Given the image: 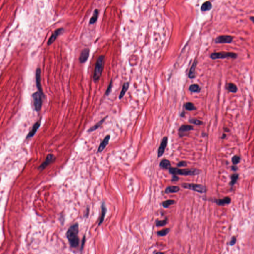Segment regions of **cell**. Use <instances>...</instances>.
Wrapping results in <instances>:
<instances>
[{"label":"cell","instance_id":"cell-19","mask_svg":"<svg viewBox=\"0 0 254 254\" xmlns=\"http://www.w3.org/2000/svg\"><path fill=\"white\" fill-rule=\"evenodd\" d=\"M159 166L161 168H163V169H169L170 168H171V163H170L169 160L166 159H164L160 162Z\"/></svg>","mask_w":254,"mask_h":254},{"label":"cell","instance_id":"cell-24","mask_svg":"<svg viewBox=\"0 0 254 254\" xmlns=\"http://www.w3.org/2000/svg\"><path fill=\"white\" fill-rule=\"evenodd\" d=\"M212 4L209 1H207L203 4L201 6V11H208L211 9Z\"/></svg>","mask_w":254,"mask_h":254},{"label":"cell","instance_id":"cell-27","mask_svg":"<svg viewBox=\"0 0 254 254\" xmlns=\"http://www.w3.org/2000/svg\"><path fill=\"white\" fill-rule=\"evenodd\" d=\"M185 108L187 110L193 111L196 110V107L191 102L186 103L185 104Z\"/></svg>","mask_w":254,"mask_h":254},{"label":"cell","instance_id":"cell-25","mask_svg":"<svg viewBox=\"0 0 254 254\" xmlns=\"http://www.w3.org/2000/svg\"><path fill=\"white\" fill-rule=\"evenodd\" d=\"M129 87V83H126L124 84L121 91L120 95H119V99H122L124 97V95L126 92V91L128 90Z\"/></svg>","mask_w":254,"mask_h":254},{"label":"cell","instance_id":"cell-12","mask_svg":"<svg viewBox=\"0 0 254 254\" xmlns=\"http://www.w3.org/2000/svg\"><path fill=\"white\" fill-rule=\"evenodd\" d=\"M90 50L88 48H85L82 50L80 57L79 61L80 63H84L88 60L90 56Z\"/></svg>","mask_w":254,"mask_h":254},{"label":"cell","instance_id":"cell-15","mask_svg":"<svg viewBox=\"0 0 254 254\" xmlns=\"http://www.w3.org/2000/svg\"><path fill=\"white\" fill-rule=\"evenodd\" d=\"M110 139V135H107V136H106L104 139L103 140L102 142H101V144L99 145L98 149V152L100 153L104 150L105 148L106 147V146L108 145V144L109 142Z\"/></svg>","mask_w":254,"mask_h":254},{"label":"cell","instance_id":"cell-2","mask_svg":"<svg viewBox=\"0 0 254 254\" xmlns=\"http://www.w3.org/2000/svg\"><path fill=\"white\" fill-rule=\"evenodd\" d=\"M169 171L171 174L173 175H185V176H194L200 174L201 171L195 168L191 169H178L177 168H171L169 169Z\"/></svg>","mask_w":254,"mask_h":254},{"label":"cell","instance_id":"cell-21","mask_svg":"<svg viewBox=\"0 0 254 254\" xmlns=\"http://www.w3.org/2000/svg\"><path fill=\"white\" fill-rule=\"evenodd\" d=\"M197 61H195L192 67L191 68L190 70L188 75L189 78H194L195 77V75H196L195 70H196V67L197 66Z\"/></svg>","mask_w":254,"mask_h":254},{"label":"cell","instance_id":"cell-13","mask_svg":"<svg viewBox=\"0 0 254 254\" xmlns=\"http://www.w3.org/2000/svg\"><path fill=\"white\" fill-rule=\"evenodd\" d=\"M40 124H41V120H39L36 123H35L34 124L31 131L29 132V133L26 137V139L31 138L35 135L36 133L37 132V130L40 127Z\"/></svg>","mask_w":254,"mask_h":254},{"label":"cell","instance_id":"cell-39","mask_svg":"<svg viewBox=\"0 0 254 254\" xmlns=\"http://www.w3.org/2000/svg\"><path fill=\"white\" fill-rule=\"evenodd\" d=\"M155 254H165L164 253L160 252H157V253Z\"/></svg>","mask_w":254,"mask_h":254},{"label":"cell","instance_id":"cell-28","mask_svg":"<svg viewBox=\"0 0 254 254\" xmlns=\"http://www.w3.org/2000/svg\"><path fill=\"white\" fill-rule=\"evenodd\" d=\"M175 203V201L174 200H167V201H163V203H162V206H163L164 208H168L169 206H170L171 205L174 204Z\"/></svg>","mask_w":254,"mask_h":254},{"label":"cell","instance_id":"cell-34","mask_svg":"<svg viewBox=\"0 0 254 254\" xmlns=\"http://www.w3.org/2000/svg\"><path fill=\"white\" fill-rule=\"evenodd\" d=\"M112 80H111L110 83H109V85L108 86V88H107V90H106V91L105 94L106 95H107L108 96V95L110 93L111 91V89H112Z\"/></svg>","mask_w":254,"mask_h":254},{"label":"cell","instance_id":"cell-32","mask_svg":"<svg viewBox=\"0 0 254 254\" xmlns=\"http://www.w3.org/2000/svg\"><path fill=\"white\" fill-rule=\"evenodd\" d=\"M189 122L190 123L193 124L194 125H201L203 124V122L200 121V120L197 119H190L189 120Z\"/></svg>","mask_w":254,"mask_h":254},{"label":"cell","instance_id":"cell-10","mask_svg":"<svg viewBox=\"0 0 254 254\" xmlns=\"http://www.w3.org/2000/svg\"><path fill=\"white\" fill-rule=\"evenodd\" d=\"M167 143H168V137H164L162 140L160 146L158 148V152H157L158 158H159L163 155L167 145Z\"/></svg>","mask_w":254,"mask_h":254},{"label":"cell","instance_id":"cell-33","mask_svg":"<svg viewBox=\"0 0 254 254\" xmlns=\"http://www.w3.org/2000/svg\"><path fill=\"white\" fill-rule=\"evenodd\" d=\"M240 157H239V156H238V155H235V156H234V157H233L232 159V163H233V164L234 165L238 164V163L240 162Z\"/></svg>","mask_w":254,"mask_h":254},{"label":"cell","instance_id":"cell-17","mask_svg":"<svg viewBox=\"0 0 254 254\" xmlns=\"http://www.w3.org/2000/svg\"><path fill=\"white\" fill-rule=\"evenodd\" d=\"M215 203L217 205L219 206H224V205H228L231 201V199L229 197H226L221 199H217L215 200Z\"/></svg>","mask_w":254,"mask_h":254},{"label":"cell","instance_id":"cell-7","mask_svg":"<svg viewBox=\"0 0 254 254\" xmlns=\"http://www.w3.org/2000/svg\"><path fill=\"white\" fill-rule=\"evenodd\" d=\"M234 37L230 35H221L216 38L215 43L217 44L231 43Z\"/></svg>","mask_w":254,"mask_h":254},{"label":"cell","instance_id":"cell-29","mask_svg":"<svg viewBox=\"0 0 254 254\" xmlns=\"http://www.w3.org/2000/svg\"><path fill=\"white\" fill-rule=\"evenodd\" d=\"M168 223V219L166 218V219H163V220H160V221H156V226L157 227H160V226H163L166 225Z\"/></svg>","mask_w":254,"mask_h":254},{"label":"cell","instance_id":"cell-16","mask_svg":"<svg viewBox=\"0 0 254 254\" xmlns=\"http://www.w3.org/2000/svg\"><path fill=\"white\" fill-rule=\"evenodd\" d=\"M106 212H107V208L106 207L105 203L103 202L102 205H101V215L100 217V221H99V224H98L99 226L101 225L103 222Z\"/></svg>","mask_w":254,"mask_h":254},{"label":"cell","instance_id":"cell-20","mask_svg":"<svg viewBox=\"0 0 254 254\" xmlns=\"http://www.w3.org/2000/svg\"><path fill=\"white\" fill-rule=\"evenodd\" d=\"M107 118V116H106V117H105L104 118L102 119V120H101L100 121L98 122L97 123H96V124L94 125L91 128H90L88 130V133L94 131H95L97 129H98L101 125H102L103 123H104V122L105 121V120H106V119Z\"/></svg>","mask_w":254,"mask_h":254},{"label":"cell","instance_id":"cell-11","mask_svg":"<svg viewBox=\"0 0 254 254\" xmlns=\"http://www.w3.org/2000/svg\"><path fill=\"white\" fill-rule=\"evenodd\" d=\"M64 31V29L63 28H60L57 29L56 31H55V32L52 34L51 37L49 39L47 42V45H51L56 40V39L57 38V37L63 33Z\"/></svg>","mask_w":254,"mask_h":254},{"label":"cell","instance_id":"cell-30","mask_svg":"<svg viewBox=\"0 0 254 254\" xmlns=\"http://www.w3.org/2000/svg\"><path fill=\"white\" fill-rule=\"evenodd\" d=\"M169 231V228L164 229L163 230H160L159 231L157 232V234L160 236H166Z\"/></svg>","mask_w":254,"mask_h":254},{"label":"cell","instance_id":"cell-8","mask_svg":"<svg viewBox=\"0 0 254 254\" xmlns=\"http://www.w3.org/2000/svg\"><path fill=\"white\" fill-rule=\"evenodd\" d=\"M55 158H55L54 155H53V154H48L46 158L45 161L43 162L40 166H39L38 169L40 171H42V170L44 169L47 166H48L50 163L53 162L55 160Z\"/></svg>","mask_w":254,"mask_h":254},{"label":"cell","instance_id":"cell-3","mask_svg":"<svg viewBox=\"0 0 254 254\" xmlns=\"http://www.w3.org/2000/svg\"><path fill=\"white\" fill-rule=\"evenodd\" d=\"M104 56L101 55L99 56L96 61L95 67L94 69V74H93V80L94 82H97L102 74L103 70L104 65Z\"/></svg>","mask_w":254,"mask_h":254},{"label":"cell","instance_id":"cell-14","mask_svg":"<svg viewBox=\"0 0 254 254\" xmlns=\"http://www.w3.org/2000/svg\"><path fill=\"white\" fill-rule=\"evenodd\" d=\"M193 126L191 125H183L181 126L180 128H179V136L181 137H182L183 136H185L184 133L188 132L191 131L193 129Z\"/></svg>","mask_w":254,"mask_h":254},{"label":"cell","instance_id":"cell-1","mask_svg":"<svg viewBox=\"0 0 254 254\" xmlns=\"http://www.w3.org/2000/svg\"><path fill=\"white\" fill-rule=\"evenodd\" d=\"M78 225L74 224L70 226L67 232V237L70 246L73 248L78 247L80 240L78 238Z\"/></svg>","mask_w":254,"mask_h":254},{"label":"cell","instance_id":"cell-4","mask_svg":"<svg viewBox=\"0 0 254 254\" xmlns=\"http://www.w3.org/2000/svg\"><path fill=\"white\" fill-rule=\"evenodd\" d=\"M210 57L213 60L224 59L228 58L235 59L237 57V55L233 52H214L211 54Z\"/></svg>","mask_w":254,"mask_h":254},{"label":"cell","instance_id":"cell-35","mask_svg":"<svg viewBox=\"0 0 254 254\" xmlns=\"http://www.w3.org/2000/svg\"><path fill=\"white\" fill-rule=\"evenodd\" d=\"M177 165L179 167H186V166H187V162H185V161H182V162H179V163H178L177 164Z\"/></svg>","mask_w":254,"mask_h":254},{"label":"cell","instance_id":"cell-31","mask_svg":"<svg viewBox=\"0 0 254 254\" xmlns=\"http://www.w3.org/2000/svg\"><path fill=\"white\" fill-rule=\"evenodd\" d=\"M238 175L237 174H234L231 176V182H230V185H233L235 184V183L238 180Z\"/></svg>","mask_w":254,"mask_h":254},{"label":"cell","instance_id":"cell-26","mask_svg":"<svg viewBox=\"0 0 254 254\" xmlns=\"http://www.w3.org/2000/svg\"><path fill=\"white\" fill-rule=\"evenodd\" d=\"M189 90L192 92H199L201 90V88L198 85L194 84L190 86Z\"/></svg>","mask_w":254,"mask_h":254},{"label":"cell","instance_id":"cell-18","mask_svg":"<svg viewBox=\"0 0 254 254\" xmlns=\"http://www.w3.org/2000/svg\"><path fill=\"white\" fill-rule=\"evenodd\" d=\"M180 190V188L178 186H168L166 188L165 190V193H177Z\"/></svg>","mask_w":254,"mask_h":254},{"label":"cell","instance_id":"cell-6","mask_svg":"<svg viewBox=\"0 0 254 254\" xmlns=\"http://www.w3.org/2000/svg\"><path fill=\"white\" fill-rule=\"evenodd\" d=\"M42 97H43V96L40 94L39 91L34 93L33 94H32L34 107L35 111L37 112L39 111L41 109L43 103Z\"/></svg>","mask_w":254,"mask_h":254},{"label":"cell","instance_id":"cell-36","mask_svg":"<svg viewBox=\"0 0 254 254\" xmlns=\"http://www.w3.org/2000/svg\"><path fill=\"white\" fill-rule=\"evenodd\" d=\"M236 242V237L235 236L232 237L230 241V246H233Z\"/></svg>","mask_w":254,"mask_h":254},{"label":"cell","instance_id":"cell-23","mask_svg":"<svg viewBox=\"0 0 254 254\" xmlns=\"http://www.w3.org/2000/svg\"><path fill=\"white\" fill-rule=\"evenodd\" d=\"M98 14H99L98 10V9H95L94 11L92 16L90 19V24H93L94 23H96V21L97 20L98 17Z\"/></svg>","mask_w":254,"mask_h":254},{"label":"cell","instance_id":"cell-37","mask_svg":"<svg viewBox=\"0 0 254 254\" xmlns=\"http://www.w3.org/2000/svg\"><path fill=\"white\" fill-rule=\"evenodd\" d=\"M179 177H177V175H173L172 179V181H173V182H176V181H177L179 180Z\"/></svg>","mask_w":254,"mask_h":254},{"label":"cell","instance_id":"cell-38","mask_svg":"<svg viewBox=\"0 0 254 254\" xmlns=\"http://www.w3.org/2000/svg\"><path fill=\"white\" fill-rule=\"evenodd\" d=\"M250 20H251V21H252L253 23H254V16H251V17H250Z\"/></svg>","mask_w":254,"mask_h":254},{"label":"cell","instance_id":"cell-5","mask_svg":"<svg viewBox=\"0 0 254 254\" xmlns=\"http://www.w3.org/2000/svg\"><path fill=\"white\" fill-rule=\"evenodd\" d=\"M182 186L184 188L198 192L200 193H205L206 192V188L204 186L201 184H194V183H183Z\"/></svg>","mask_w":254,"mask_h":254},{"label":"cell","instance_id":"cell-22","mask_svg":"<svg viewBox=\"0 0 254 254\" xmlns=\"http://www.w3.org/2000/svg\"><path fill=\"white\" fill-rule=\"evenodd\" d=\"M226 88L229 91L232 93H236L238 90L236 85L232 83H227L226 85Z\"/></svg>","mask_w":254,"mask_h":254},{"label":"cell","instance_id":"cell-9","mask_svg":"<svg viewBox=\"0 0 254 254\" xmlns=\"http://www.w3.org/2000/svg\"><path fill=\"white\" fill-rule=\"evenodd\" d=\"M35 78H36V85L38 90L39 92L44 97V94L43 93V90L42 88L41 84V69L40 68H37L36 70Z\"/></svg>","mask_w":254,"mask_h":254}]
</instances>
